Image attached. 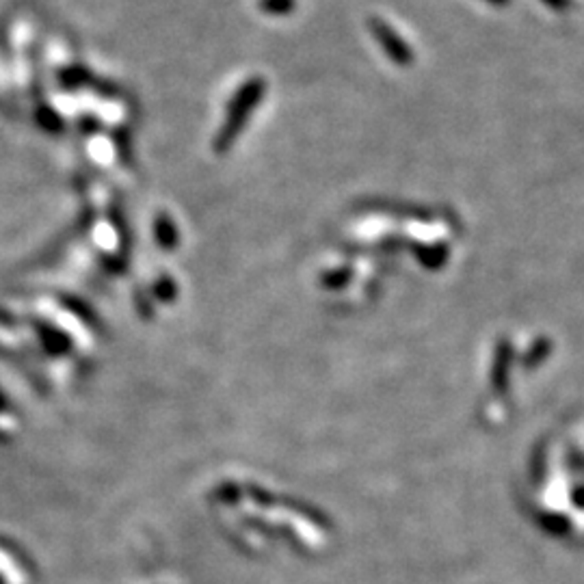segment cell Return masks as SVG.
Instances as JSON below:
<instances>
[{
    "instance_id": "cell-1",
    "label": "cell",
    "mask_w": 584,
    "mask_h": 584,
    "mask_svg": "<svg viewBox=\"0 0 584 584\" xmlns=\"http://www.w3.org/2000/svg\"><path fill=\"white\" fill-rule=\"evenodd\" d=\"M260 7L264 13H271V16H286L292 12L294 0H260Z\"/></svg>"
}]
</instances>
